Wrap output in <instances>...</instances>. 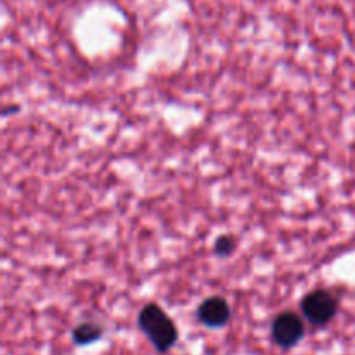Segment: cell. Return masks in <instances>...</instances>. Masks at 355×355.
<instances>
[{
	"instance_id": "cell-1",
	"label": "cell",
	"mask_w": 355,
	"mask_h": 355,
	"mask_svg": "<svg viewBox=\"0 0 355 355\" xmlns=\"http://www.w3.org/2000/svg\"><path fill=\"white\" fill-rule=\"evenodd\" d=\"M137 324L159 354L168 352L179 340L175 322L156 304H148L139 312Z\"/></svg>"
},
{
	"instance_id": "cell-3",
	"label": "cell",
	"mask_w": 355,
	"mask_h": 355,
	"mask_svg": "<svg viewBox=\"0 0 355 355\" xmlns=\"http://www.w3.org/2000/svg\"><path fill=\"white\" fill-rule=\"evenodd\" d=\"M270 336L281 349H293L305 336V324L300 315L295 312H283L272 321Z\"/></svg>"
},
{
	"instance_id": "cell-5",
	"label": "cell",
	"mask_w": 355,
	"mask_h": 355,
	"mask_svg": "<svg viewBox=\"0 0 355 355\" xmlns=\"http://www.w3.org/2000/svg\"><path fill=\"white\" fill-rule=\"evenodd\" d=\"M103 326L97 322H82L73 329L71 340L75 342V345H90L103 338Z\"/></svg>"
},
{
	"instance_id": "cell-2",
	"label": "cell",
	"mask_w": 355,
	"mask_h": 355,
	"mask_svg": "<svg viewBox=\"0 0 355 355\" xmlns=\"http://www.w3.org/2000/svg\"><path fill=\"white\" fill-rule=\"evenodd\" d=\"M300 307L302 314L311 324L326 326L338 312V300L328 290H314L305 295Z\"/></svg>"
},
{
	"instance_id": "cell-4",
	"label": "cell",
	"mask_w": 355,
	"mask_h": 355,
	"mask_svg": "<svg viewBox=\"0 0 355 355\" xmlns=\"http://www.w3.org/2000/svg\"><path fill=\"white\" fill-rule=\"evenodd\" d=\"M198 319L207 328H224L231 319V307L222 297H210L198 307Z\"/></svg>"
},
{
	"instance_id": "cell-6",
	"label": "cell",
	"mask_w": 355,
	"mask_h": 355,
	"mask_svg": "<svg viewBox=\"0 0 355 355\" xmlns=\"http://www.w3.org/2000/svg\"><path fill=\"white\" fill-rule=\"evenodd\" d=\"M214 250L218 257H229L236 250L234 238L229 234L218 236L217 241H215V245H214Z\"/></svg>"
}]
</instances>
